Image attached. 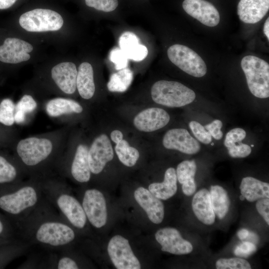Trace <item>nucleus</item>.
<instances>
[{"instance_id":"20","label":"nucleus","mask_w":269,"mask_h":269,"mask_svg":"<svg viewBox=\"0 0 269 269\" xmlns=\"http://www.w3.org/2000/svg\"><path fill=\"white\" fill-rule=\"evenodd\" d=\"M269 9V0H240L237 8L240 19L246 23L260 21Z\"/></svg>"},{"instance_id":"14","label":"nucleus","mask_w":269,"mask_h":269,"mask_svg":"<svg viewBox=\"0 0 269 269\" xmlns=\"http://www.w3.org/2000/svg\"><path fill=\"white\" fill-rule=\"evenodd\" d=\"M167 149H175L182 153L193 154L200 149V144L184 129H173L167 131L162 140Z\"/></svg>"},{"instance_id":"49","label":"nucleus","mask_w":269,"mask_h":269,"mask_svg":"<svg viewBox=\"0 0 269 269\" xmlns=\"http://www.w3.org/2000/svg\"><path fill=\"white\" fill-rule=\"evenodd\" d=\"M3 229L2 222L0 221V234L2 232Z\"/></svg>"},{"instance_id":"39","label":"nucleus","mask_w":269,"mask_h":269,"mask_svg":"<svg viewBox=\"0 0 269 269\" xmlns=\"http://www.w3.org/2000/svg\"><path fill=\"white\" fill-rule=\"evenodd\" d=\"M228 150L229 155L234 158L247 157L250 154L252 151L251 146L243 143L241 141L228 148Z\"/></svg>"},{"instance_id":"32","label":"nucleus","mask_w":269,"mask_h":269,"mask_svg":"<svg viewBox=\"0 0 269 269\" xmlns=\"http://www.w3.org/2000/svg\"><path fill=\"white\" fill-rule=\"evenodd\" d=\"M15 104L9 98L3 99L0 103V123L10 127L14 124V115Z\"/></svg>"},{"instance_id":"22","label":"nucleus","mask_w":269,"mask_h":269,"mask_svg":"<svg viewBox=\"0 0 269 269\" xmlns=\"http://www.w3.org/2000/svg\"><path fill=\"white\" fill-rule=\"evenodd\" d=\"M192 208L195 216L202 223L210 225L214 223L215 214L208 190L201 189L194 195L192 201Z\"/></svg>"},{"instance_id":"11","label":"nucleus","mask_w":269,"mask_h":269,"mask_svg":"<svg viewBox=\"0 0 269 269\" xmlns=\"http://www.w3.org/2000/svg\"><path fill=\"white\" fill-rule=\"evenodd\" d=\"M77 69L71 62H63L54 66L50 71V78L62 94L73 95L77 90Z\"/></svg>"},{"instance_id":"47","label":"nucleus","mask_w":269,"mask_h":269,"mask_svg":"<svg viewBox=\"0 0 269 269\" xmlns=\"http://www.w3.org/2000/svg\"><path fill=\"white\" fill-rule=\"evenodd\" d=\"M248 240L249 242H252L254 244L257 243L258 242L259 238L258 236L253 232H249V235L246 239Z\"/></svg>"},{"instance_id":"19","label":"nucleus","mask_w":269,"mask_h":269,"mask_svg":"<svg viewBox=\"0 0 269 269\" xmlns=\"http://www.w3.org/2000/svg\"><path fill=\"white\" fill-rule=\"evenodd\" d=\"M74 147L70 173L77 181L87 182L90 179L91 173L88 159L89 146L85 143L78 142Z\"/></svg>"},{"instance_id":"13","label":"nucleus","mask_w":269,"mask_h":269,"mask_svg":"<svg viewBox=\"0 0 269 269\" xmlns=\"http://www.w3.org/2000/svg\"><path fill=\"white\" fill-rule=\"evenodd\" d=\"M47 115L63 124L69 117L83 112V107L76 101L68 98L58 97L49 100L43 106Z\"/></svg>"},{"instance_id":"29","label":"nucleus","mask_w":269,"mask_h":269,"mask_svg":"<svg viewBox=\"0 0 269 269\" xmlns=\"http://www.w3.org/2000/svg\"><path fill=\"white\" fill-rule=\"evenodd\" d=\"M213 211L220 219H223L227 214L230 200L227 191L221 186L212 185L209 191Z\"/></svg>"},{"instance_id":"28","label":"nucleus","mask_w":269,"mask_h":269,"mask_svg":"<svg viewBox=\"0 0 269 269\" xmlns=\"http://www.w3.org/2000/svg\"><path fill=\"white\" fill-rule=\"evenodd\" d=\"M38 108V102L31 95H23L15 105L14 123L26 125L33 117Z\"/></svg>"},{"instance_id":"33","label":"nucleus","mask_w":269,"mask_h":269,"mask_svg":"<svg viewBox=\"0 0 269 269\" xmlns=\"http://www.w3.org/2000/svg\"><path fill=\"white\" fill-rule=\"evenodd\" d=\"M18 173L15 166L0 154V183L13 181L17 177Z\"/></svg>"},{"instance_id":"41","label":"nucleus","mask_w":269,"mask_h":269,"mask_svg":"<svg viewBox=\"0 0 269 269\" xmlns=\"http://www.w3.org/2000/svg\"><path fill=\"white\" fill-rule=\"evenodd\" d=\"M223 126L222 122L219 120H215L212 123L205 126V129L210 133L211 136L217 140L221 139L223 137V133L221 129Z\"/></svg>"},{"instance_id":"52","label":"nucleus","mask_w":269,"mask_h":269,"mask_svg":"<svg viewBox=\"0 0 269 269\" xmlns=\"http://www.w3.org/2000/svg\"><path fill=\"white\" fill-rule=\"evenodd\" d=\"M254 144H252V145H251V146H252V147H254Z\"/></svg>"},{"instance_id":"42","label":"nucleus","mask_w":269,"mask_h":269,"mask_svg":"<svg viewBox=\"0 0 269 269\" xmlns=\"http://www.w3.org/2000/svg\"><path fill=\"white\" fill-rule=\"evenodd\" d=\"M256 208L258 213L263 217L268 225L269 224V199L262 198L258 200Z\"/></svg>"},{"instance_id":"2","label":"nucleus","mask_w":269,"mask_h":269,"mask_svg":"<svg viewBox=\"0 0 269 269\" xmlns=\"http://www.w3.org/2000/svg\"><path fill=\"white\" fill-rule=\"evenodd\" d=\"M153 101L168 107H181L191 103L195 99V92L176 81L160 80L154 83L151 89Z\"/></svg>"},{"instance_id":"6","label":"nucleus","mask_w":269,"mask_h":269,"mask_svg":"<svg viewBox=\"0 0 269 269\" xmlns=\"http://www.w3.org/2000/svg\"><path fill=\"white\" fill-rule=\"evenodd\" d=\"M107 251L110 259L118 269H139L141 265L134 254L129 240L117 235L109 241Z\"/></svg>"},{"instance_id":"9","label":"nucleus","mask_w":269,"mask_h":269,"mask_svg":"<svg viewBox=\"0 0 269 269\" xmlns=\"http://www.w3.org/2000/svg\"><path fill=\"white\" fill-rule=\"evenodd\" d=\"M36 238L41 243L59 246L72 242L75 238V233L70 227L63 223L46 222L39 227Z\"/></svg>"},{"instance_id":"18","label":"nucleus","mask_w":269,"mask_h":269,"mask_svg":"<svg viewBox=\"0 0 269 269\" xmlns=\"http://www.w3.org/2000/svg\"><path fill=\"white\" fill-rule=\"evenodd\" d=\"M134 197L151 222L156 224L162 222L164 216V205L159 199L143 187L135 189Z\"/></svg>"},{"instance_id":"3","label":"nucleus","mask_w":269,"mask_h":269,"mask_svg":"<svg viewBox=\"0 0 269 269\" xmlns=\"http://www.w3.org/2000/svg\"><path fill=\"white\" fill-rule=\"evenodd\" d=\"M241 66L246 76L248 88L255 97H269V65L262 59L253 55L244 57Z\"/></svg>"},{"instance_id":"16","label":"nucleus","mask_w":269,"mask_h":269,"mask_svg":"<svg viewBox=\"0 0 269 269\" xmlns=\"http://www.w3.org/2000/svg\"><path fill=\"white\" fill-rule=\"evenodd\" d=\"M33 49V46L26 41L17 38H7L0 46V61L17 64L28 61L30 58L29 53Z\"/></svg>"},{"instance_id":"1","label":"nucleus","mask_w":269,"mask_h":269,"mask_svg":"<svg viewBox=\"0 0 269 269\" xmlns=\"http://www.w3.org/2000/svg\"><path fill=\"white\" fill-rule=\"evenodd\" d=\"M67 141V129L62 127L17 140L15 151L21 164L28 168H36L62 156Z\"/></svg>"},{"instance_id":"34","label":"nucleus","mask_w":269,"mask_h":269,"mask_svg":"<svg viewBox=\"0 0 269 269\" xmlns=\"http://www.w3.org/2000/svg\"><path fill=\"white\" fill-rule=\"evenodd\" d=\"M217 269H250L251 266L246 260L240 258L220 259L217 261Z\"/></svg>"},{"instance_id":"38","label":"nucleus","mask_w":269,"mask_h":269,"mask_svg":"<svg viewBox=\"0 0 269 269\" xmlns=\"http://www.w3.org/2000/svg\"><path fill=\"white\" fill-rule=\"evenodd\" d=\"M128 57L124 51L119 48L112 49L110 54V60L115 66L116 70L126 68L128 65Z\"/></svg>"},{"instance_id":"4","label":"nucleus","mask_w":269,"mask_h":269,"mask_svg":"<svg viewBox=\"0 0 269 269\" xmlns=\"http://www.w3.org/2000/svg\"><path fill=\"white\" fill-rule=\"evenodd\" d=\"M20 26L29 32H41L59 30L64 20L56 11L45 8H35L22 14L19 18Z\"/></svg>"},{"instance_id":"10","label":"nucleus","mask_w":269,"mask_h":269,"mask_svg":"<svg viewBox=\"0 0 269 269\" xmlns=\"http://www.w3.org/2000/svg\"><path fill=\"white\" fill-rule=\"evenodd\" d=\"M37 201L35 190L31 186H24L16 192L0 197V208L11 214H18L34 205Z\"/></svg>"},{"instance_id":"21","label":"nucleus","mask_w":269,"mask_h":269,"mask_svg":"<svg viewBox=\"0 0 269 269\" xmlns=\"http://www.w3.org/2000/svg\"><path fill=\"white\" fill-rule=\"evenodd\" d=\"M57 203L74 226L80 229L85 226L87 217L83 207L76 198L68 194H62L58 198Z\"/></svg>"},{"instance_id":"26","label":"nucleus","mask_w":269,"mask_h":269,"mask_svg":"<svg viewBox=\"0 0 269 269\" xmlns=\"http://www.w3.org/2000/svg\"><path fill=\"white\" fill-rule=\"evenodd\" d=\"M240 189L244 197L249 202L269 197V184L253 177L242 179Z\"/></svg>"},{"instance_id":"17","label":"nucleus","mask_w":269,"mask_h":269,"mask_svg":"<svg viewBox=\"0 0 269 269\" xmlns=\"http://www.w3.org/2000/svg\"><path fill=\"white\" fill-rule=\"evenodd\" d=\"M169 120L170 116L164 110L159 108H149L135 117L134 124L140 131L151 132L163 128Z\"/></svg>"},{"instance_id":"50","label":"nucleus","mask_w":269,"mask_h":269,"mask_svg":"<svg viewBox=\"0 0 269 269\" xmlns=\"http://www.w3.org/2000/svg\"><path fill=\"white\" fill-rule=\"evenodd\" d=\"M240 199H241V200H244V199H245V198L244 197V196H242V195H241V196H240Z\"/></svg>"},{"instance_id":"5","label":"nucleus","mask_w":269,"mask_h":269,"mask_svg":"<svg viewBox=\"0 0 269 269\" xmlns=\"http://www.w3.org/2000/svg\"><path fill=\"white\" fill-rule=\"evenodd\" d=\"M167 53L170 61L188 74L199 78L206 74L207 66L204 60L187 46L174 44L168 48Z\"/></svg>"},{"instance_id":"24","label":"nucleus","mask_w":269,"mask_h":269,"mask_svg":"<svg viewBox=\"0 0 269 269\" xmlns=\"http://www.w3.org/2000/svg\"><path fill=\"white\" fill-rule=\"evenodd\" d=\"M77 71V90L82 98L89 100L94 96L96 89L92 66L84 62L80 65Z\"/></svg>"},{"instance_id":"23","label":"nucleus","mask_w":269,"mask_h":269,"mask_svg":"<svg viewBox=\"0 0 269 269\" xmlns=\"http://www.w3.org/2000/svg\"><path fill=\"white\" fill-rule=\"evenodd\" d=\"M119 44L129 59L140 61L147 55V48L139 43L137 36L132 32L123 33L119 38Z\"/></svg>"},{"instance_id":"43","label":"nucleus","mask_w":269,"mask_h":269,"mask_svg":"<svg viewBox=\"0 0 269 269\" xmlns=\"http://www.w3.org/2000/svg\"><path fill=\"white\" fill-rule=\"evenodd\" d=\"M58 269H77L78 267L76 263L68 257L61 258L58 264Z\"/></svg>"},{"instance_id":"48","label":"nucleus","mask_w":269,"mask_h":269,"mask_svg":"<svg viewBox=\"0 0 269 269\" xmlns=\"http://www.w3.org/2000/svg\"><path fill=\"white\" fill-rule=\"evenodd\" d=\"M264 32L269 40V17L266 20L264 25Z\"/></svg>"},{"instance_id":"30","label":"nucleus","mask_w":269,"mask_h":269,"mask_svg":"<svg viewBox=\"0 0 269 269\" xmlns=\"http://www.w3.org/2000/svg\"><path fill=\"white\" fill-rule=\"evenodd\" d=\"M133 79V73L130 69L119 70L111 76L107 84L108 89L113 92H125L131 84Z\"/></svg>"},{"instance_id":"40","label":"nucleus","mask_w":269,"mask_h":269,"mask_svg":"<svg viewBox=\"0 0 269 269\" xmlns=\"http://www.w3.org/2000/svg\"><path fill=\"white\" fill-rule=\"evenodd\" d=\"M257 250L255 244L249 242H243L239 245L234 250L236 256L240 257L247 258L254 254Z\"/></svg>"},{"instance_id":"51","label":"nucleus","mask_w":269,"mask_h":269,"mask_svg":"<svg viewBox=\"0 0 269 269\" xmlns=\"http://www.w3.org/2000/svg\"><path fill=\"white\" fill-rule=\"evenodd\" d=\"M211 145H214V143L211 142Z\"/></svg>"},{"instance_id":"15","label":"nucleus","mask_w":269,"mask_h":269,"mask_svg":"<svg viewBox=\"0 0 269 269\" xmlns=\"http://www.w3.org/2000/svg\"><path fill=\"white\" fill-rule=\"evenodd\" d=\"M182 7L189 15L210 27L217 25L220 17L217 8L205 0H184Z\"/></svg>"},{"instance_id":"31","label":"nucleus","mask_w":269,"mask_h":269,"mask_svg":"<svg viewBox=\"0 0 269 269\" xmlns=\"http://www.w3.org/2000/svg\"><path fill=\"white\" fill-rule=\"evenodd\" d=\"M116 153L120 161L125 166H134L139 157V153L135 148L130 146L128 142L122 139L116 144Z\"/></svg>"},{"instance_id":"8","label":"nucleus","mask_w":269,"mask_h":269,"mask_svg":"<svg viewBox=\"0 0 269 269\" xmlns=\"http://www.w3.org/2000/svg\"><path fill=\"white\" fill-rule=\"evenodd\" d=\"M114 157V151L109 137L105 134L96 137L89 146L88 159L91 172L101 173L107 162Z\"/></svg>"},{"instance_id":"46","label":"nucleus","mask_w":269,"mask_h":269,"mask_svg":"<svg viewBox=\"0 0 269 269\" xmlns=\"http://www.w3.org/2000/svg\"><path fill=\"white\" fill-rule=\"evenodd\" d=\"M249 231L246 229H242L238 232V236L241 240H245L249 235Z\"/></svg>"},{"instance_id":"45","label":"nucleus","mask_w":269,"mask_h":269,"mask_svg":"<svg viewBox=\"0 0 269 269\" xmlns=\"http://www.w3.org/2000/svg\"><path fill=\"white\" fill-rule=\"evenodd\" d=\"M17 0H0V9H7L11 7Z\"/></svg>"},{"instance_id":"35","label":"nucleus","mask_w":269,"mask_h":269,"mask_svg":"<svg viewBox=\"0 0 269 269\" xmlns=\"http://www.w3.org/2000/svg\"><path fill=\"white\" fill-rule=\"evenodd\" d=\"M86 5L97 10L110 12L119 6V0H84Z\"/></svg>"},{"instance_id":"7","label":"nucleus","mask_w":269,"mask_h":269,"mask_svg":"<svg viewBox=\"0 0 269 269\" xmlns=\"http://www.w3.org/2000/svg\"><path fill=\"white\" fill-rule=\"evenodd\" d=\"M82 207L87 219L94 227L100 228L105 225L108 217L106 202L100 191L96 189L87 190Z\"/></svg>"},{"instance_id":"27","label":"nucleus","mask_w":269,"mask_h":269,"mask_svg":"<svg viewBox=\"0 0 269 269\" xmlns=\"http://www.w3.org/2000/svg\"><path fill=\"white\" fill-rule=\"evenodd\" d=\"M196 168L194 160L183 161L177 166L176 171L177 179L182 184V190L185 195L191 196L196 191L194 177Z\"/></svg>"},{"instance_id":"36","label":"nucleus","mask_w":269,"mask_h":269,"mask_svg":"<svg viewBox=\"0 0 269 269\" xmlns=\"http://www.w3.org/2000/svg\"><path fill=\"white\" fill-rule=\"evenodd\" d=\"M189 126L194 135L200 142L205 144L211 142L212 139L211 134L199 123L191 121Z\"/></svg>"},{"instance_id":"37","label":"nucleus","mask_w":269,"mask_h":269,"mask_svg":"<svg viewBox=\"0 0 269 269\" xmlns=\"http://www.w3.org/2000/svg\"><path fill=\"white\" fill-rule=\"evenodd\" d=\"M246 136V132L241 128H237L229 131L224 140V145L228 148L241 142Z\"/></svg>"},{"instance_id":"12","label":"nucleus","mask_w":269,"mask_h":269,"mask_svg":"<svg viewBox=\"0 0 269 269\" xmlns=\"http://www.w3.org/2000/svg\"><path fill=\"white\" fill-rule=\"evenodd\" d=\"M155 238L163 252L181 255L188 254L193 250L191 243L183 239L179 231L173 228L159 229L155 234Z\"/></svg>"},{"instance_id":"25","label":"nucleus","mask_w":269,"mask_h":269,"mask_svg":"<svg viewBox=\"0 0 269 269\" xmlns=\"http://www.w3.org/2000/svg\"><path fill=\"white\" fill-rule=\"evenodd\" d=\"M177 180L175 169L173 167H169L165 171L163 181L150 184L148 190L160 200H167L176 193Z\"/></svg>"},{"instance_id":"44","label":"nucleus","mask_w":269,"mask_h":269,"mask_svg":"<svg viewBox=\"0 0 269 269\" xmlns=\"http://www.w3.org/2000/svg\"><path fill=\"white\" fill-rule=\"evenodd\" d=\"M112 140L116 144L123 139V134L119 130H114L110 134Z\"/></svg>"}]
</instances>
